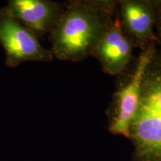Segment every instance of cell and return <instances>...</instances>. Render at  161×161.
Returning <instances> with one entry per match:
<instances>
[{
  "label": "cell",
  "mask_w": 161,
  "mask_h": 161,
  "mask_svg": "<svg viewBox=\"0 0 161 161\" xmlns=\"http://www.w3.org/2000/svg\"><path fill=\"white\" fill-rule=\"evenodd\" d=\"M155 11V33L159 43H161V0H152Z\"/></svg>",
  "instance_id": "8"
},
{
  "label": "cell",
  "mask_w": 161,
  "mask_h": 161,
  "mask_svg": "<svg viewBox=\"0 0 161 161\" xmlns=\"http://www.w3.org/2000/svg\"><path fill=\"white\" fill-rule=\"evenodd\" d=\"M125 35L141 51L152 44L158 45L155 33V11L152 0H121L116 11Z\"/></svg>",
  "instance_id": "5"
},
{
  "label": "cell",
  "mask_w": 161,
  "mask_h": 161,
  "mask_svg": "<svg viewBox=\"0 0 161 161\" xmlns=\"http://www.w3.org/2000/svg\"><path fill=\"white\" fill-rule=\"evenodd\" d=\"M118 1L72 0L49 35L54 58L78 62L93 49L115 19Z\"/></svg>",
  "instance_id": "1"
},
{
  "label": "cell",
  "mask_w": 161,
  "mask_h": 161,
  "mask_svg": "<svg viewBox=\"0 0 161 161\" xmlns=\"http://www.w3.org/2000/svg\"><path fill=\"white\" fill-rule=\"evenodd\" d=\"M66 3L51 0H10L8 13L37 37L49 35L61 17Z\"/></svg>",
  "instance_id": "6"
},
{
  "label": "cell",
  "mask_w": 161,
  "mask_h": 161,
  "mask_svg": "<svg viewBox=\"0 0 161 161\" xmlns=\"http://www.w3.org/2000/svg\"><path fill=\"white\" fill-rule=\"evenodd\" d=\"M129 138L138 161H161V49L158 48L142 76Z\"/></svg>",
  "instance_id": "2"
},
{
  "label": "cell",
  "mask_w": 161,
  "mask_h": 161,
  "mask_svg": "<svg viewBox=\"0 0 161 161\" xmlns=\"http://www.w3.org/2000/svg\"><path fill=\"white\" fill-rule=\"evenodd\" d=\"M0 44L5 52V64L9 67L23 62L49 63L54 60L51 49L43 47L39 38L12 17L5 7L0 9Z\"/></svg>",
  "instance_id": "3"
},
{
  "label": "cell",
  "mask_w": 161,
  "mask_h": 161,
  "mask_svg": "<svg viewBox=\"0 0 161 161\" xmlns=\"http://www.w3.org/2000/svg\"><path fill=\"white\" fill-rule=\"evenodd\" d=\"M134 48L116 14L114 22L98 41L91 56L99 62L104 73L119 75L124 73L131 61Z\"/></svg>",
  "instance_id": "7"
},
{
  "label": "cell",
  "mask_w": 161,
  "mask_h": 161,
  "mask_svg": "<svg viewBox=\"0 0 161 161\" xmlns=\"http://www.w3.org/2000/svg\"><path fill=\"white\" fill-rule=\"evenodd\" d=\"M156 49V44H152L141 51L131 73L114 93L109 122V130L112 134L129 138L130 125L140 100L142 76Z\"/></svg>",
  "instance_id": "4"
}]
</instances>
